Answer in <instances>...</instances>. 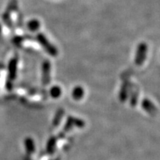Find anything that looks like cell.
I'll return each mask as SVG.
<instances>
[{
	"mask_svg": "<svg viewBox=\"0 0 160 160\" xmlns=\"http://www.w3.org/2000/svg\"><path fill=\"white\" fill-rule=\"evenodd\" d=\"M38 41L39 42L40 44L43 46L45 51L49 53L52 57H56L58 54V51L56 48L55 46H53L52 44L50 42L49 40L46 38V37L42 33H39L37 36Z\"/></svg>",
	"mask_w": 160,
	"mask_h": 160,
	"instance_id": "obj_1",
	"label": "cell"
},
{
	"mask_svg": "<svg viewBox=\"0 0 160 160\" xmlns=\"http://www.w3.org/2000/svg\"><path fill=\"white\" fill-rule=\"evenodd\" d=\"M148 46L145 43L142 42L138 45L135 56V64L138 66L142 65L145 62L147 56Z\"/></svg>",
	"mask_w": 160,
	"mask_h": 160,
	"instance_id": "obj_2",
	"label": "cell"
},
{
	"mask_svg": "<svg viewBox=\"0 0 160 160\" xmlns=\"http://www.w3.org/2000/svg\"><path fill=\"white\" fill-rule=\"evenodd\" d=\"M85 125V122L82 119H79V118H76L73 117H68L67 119L65 125L64 126L63 131L65 132L69 131L73 127H77L79 128H84Z\"/></svg>",
	"mask_w": 160,
	"mask_h": 160,
	"instance_id": "obj_3",
	"label": "cell"
},
{
	"mask_svg": "<svg viewBox=\"0 0 160 160\" xmlns=\"http://www.w3.org/2000/svg\"><path fill=\"white\" fill-rule=\"evenodd\" d=\"M42 84L49 85L51 82V63L49 61H45L42 64Z\"/></svg>",
	"mask_w": 160,
	"mask_h": 160,
	"instance_id": "obj_4",
	"label": "cell"
},
{
	"mask_svg": "<svg viewBox=\"0 0 160 160\" xmlns=\"http://www.w3.org/2000/svg\"><path fill=\"white\" fill-rule=\"evenodd\" d=\"M142 108L151 116H155L157 113L158 110L156 105L148 99H144L142 102Z\"/></svg>",
	"mask_w": 160,
	"mask_h": 160,
	"instance_id": "obj_5",
	"label": "cell"
},
{
	"mask_svg": "<svg viewBox=\"0 0 160 160\" xmlns=\"http://www.w3.org/2000/svg\"><path fill=\"white\" fill-rule=\"evenodd\" d=\"M84 94H85V91H84V88L81 86H76L74 88H73V91H72V97H73V99L77 100V101L82 99Z\"/></svg>",
	"mask_w": 160,
	"mask_h": 160,
	"instance_id": "obj_6",
	"label": "cell"
},
{
	"mask_svg": "<svg viewBox=\"0 0 160 160\" xmlns=\"http://www.w3.org/2000/svg\"><path fill=\"white\" fill-rule=\"evenodd\" d=\"M25 144L26 147V151H27L28 153L31 154V153H33V152L35 151L34 141H33L31 138H27V139H25Z\"/></svg>",
	"mask_w": 160,
	"mask_h": 160,
	"instance_id": "obj_7",
	"label": "cell"
},
{
	"mask_svg": "<svg viewBox=\"0 0 160 160\" xmlns=\"http://www.w3.org/2000/svg\"><path fill=\"white\" fill-rule=\"evenodd\" d=\"M64 113H65V111H64V110L62 108H59L57 111L53 120V125L54 126V127H57V126L59 125V123L61 122Z\"/></svg>",
	"mask_w": 160,
	"mask_h": 160,
	"instance_id": "obj_8",
	"label": "cell"
},
{
	"mask_svg": "<svg viewBox=\"0 0 160 160\" xmlns=\"http://www.w3.org/2000/svg\"><path fill=\"white\" fill-rule=\"evenodd\" d=\"M128 98V86L127 84L124 83L122 86L121 90L119 92V99L122 102H125V100Z\"/></svg>",
	"mask_w": 160,
	"mask_h": 160,
	"instance_id": "obj_9",
	"label": "cell"
},
{
	"mask_svg": "<svg viewBox=\"0 0 160 160\" xmlns=\"http://www.w3.org/2000/svg\"><path fill=\"white\" fill-rule=\"evenodd\" d=\"M56 145H57V139L55 137H51L47 144V151L49 153H52L54 152Z\"/></svg>",
	"mask_w": 160,
	"mask_h": 160,
	"instance_id": "obj_10",
	"label": "cell"
},
{
	"mask_svg": "<svg viewBox=\"0 0 160 160\" xmlns=\"http://www.w3.org/2000/svg\"><path fill=\"white\" fill-rule=\"evenodd\" d=\"M50 94H51V97L54 98V99H57V98L60 97L62 94V89L59 86L56 85L52 87L50 91Z\"/></svg>",
	"mask_w": 160,
	"mask_h": 160,
	"instance_id": "obj_11",
	"label": "cell"
},
{
	"mask_svg": "<svg viewBox=\"0 0 160 160\" xmlns=\"http://www.w3.org/2000/svg\"><path fill=\"white\" fill-rule=\"evenodd\" d=\"M28 27L30 31H37L40 27V23L39 22L37 19H33L31 20L28 24Z\"/></svg>",
	"mask_w": 160,
	"mask_h": 160,
	"instance_id": "obj_12",
	"label": "cell"
},
{
	"mask_svg": "<svg viewBox=\"0 0 160 160\" xmlns=\"http://www.w3.org/2000/svg\"><path fill=\"white\" fill-rule=\"evenodd\" d=\"M137 100H138L137 93H133V94L132 95V98L131 99V103L132 106H134L137 103Z\"/></svg>",
	"mask_w": 160,
	"mask_h": 160,
	"instance_id": "obj_13",
	"label": "cell"
}]
</instances>
